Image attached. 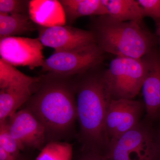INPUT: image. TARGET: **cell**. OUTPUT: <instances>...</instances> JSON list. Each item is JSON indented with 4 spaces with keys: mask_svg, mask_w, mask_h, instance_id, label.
I'll list each match as a JSON object with an SVG mask.
<instances>
[{
    "mask_svg": "<svg viewBox=\"0 0 160 160\" xmlns=\"http://www.w3.org/2000/svg\"><path fill=\"white\" fill-rule=\"evenodd\" d=\"M26 104L46 128L47 135H61L71 129L77 119V83L69 78L49 73Z\"/></svg>",
    "mask_w": 160,
    "mask_h": 160,
    "instance_id": "6da1fadb",
    "label": "cell"
},
{
    "mask_svg": "<svg viewBox=\"0 0 160 160\" xmlns=\"http://www.w3.org/2000/svg\"><path fill=\"white\" fill-rule=\"evenodd\" d=\"M76 93L77 119L82 139L91 151L99 152V149L109 146L105 124L112 100L102 73L86 75L77 83Z\"/></svg>",
    "mask_w": 160,
    "mask_h": 160,
    "instance_id": "7a4b0ae2",
    "label": "cell"
},
{
    "mask_svg": "<svg viewBox=\"0 0 160 160\" xmlns=\"http://www.w3.org/2000/svg\"><path fill=\"white\" fill-rule=\"evenodd\" d=\"M91 31L96 43L105 53L116 57L142 58L155 48L154 35L134 22H120L108 15L94 20Z\"/></svg>",
    "mask_w": 160,
    "mask_h": 160,
    "instance_id": "3957f363",
    "label": "cell"
},
{
    "mask_svg": "<svg viewBox=\"0 0 160 160\" xmlns=\"http://www.w3.org/2000/svg\"><path fill=\"white\" fill-rule=\"evenodd\" d=\"M146 55L140 59L116 57L102 73L112 100L133 99L139 93L148 71Z\"/></svg>",
    "mask_w": 160,
    "mask_h": 160,
    "instance_id": "277c9868",
    "label": "cell"
},
{
    "mask_svg": "<svg viewBox=\"0 0 160 160\" xmlns=\"http://www.w3.org/2000/svg\"><path fill=\"white\" fill-rule=\"evenodd\" d=\"M104 55L96 42L53 52L45 59L42 70L65 76L82 74L98 66L102 62Z\"/></svg>",
    "mask_w": 160,
    "mask_h": 160,
    "instance_id": "5b68a950",
    "label": "cell"
},
{
    "mask_svg": "<svg viewBox=\"0 0 160 160\" xmlns=\"http://www.w3.org/2000/svg\"><path fill=\"white\" fill-rule=\"evenodd\" d=\"M105 156L108 160H158L156 140L139 123L109 144Z\"/></svg>",
    "mask_w": 160,
    "mask_h": 160,
    "instance_id": "8992f818",
    "label": "cell"
},
{
    "mask_svg": "<svg viewBox=\"0 0 160 160\" xmlns=\"http://www.w3.org/2000/svg\"><path fill=\"white\" fill-rule=\"evenodd\" d=\"M43 46L38 38L12 37L0 39L1 58L14 66L32 69L42 66Z\"/></svg>",
    "mask_w": 160,
    "mask_h": 160,
    "instance_id": "52a82bcc",
    "label": "cell"
},
{
    "mask_svg": "<svg viewBox=\"0 0 160 160\" xmlns=\"http://www.w3.org/2000/svg\"><path fill=\"white\" fill-rule=\"evenodd\" d=\"M143 109V104L136 100L125 99L111 100L105 124L109 146L139 124Z\"/></svg>",
    "mask_w": 160,
    "mask_h": 160,
    "instance_id": "ba28073f",
    "label": "cell"
},
{
    "mask_svg": "<svg viewBox=\"0 0 160 160\" xmlns=\"http://www.w3.org/2000/svg\"><path fill=\"white\" fill-rule=\"evenodd\" d=\"M38 39L43 46L54 49V52L70 50L96 42L91 30L66 25L38 26Z\"/></svg>",
    "mask_w": 160,
    "mask_h": 160,
    "instance_id": "9c48e42d",
    "label": "cell"
},
{
    "mask_svg": "<svg viewBox=\"0 0 160 160\" xmlns=\"http://www.w3.org/2000/svg\"><path fill=\"white\" fill-rule=\"evenodd\" d=\"M9 131L21 150L26 148L39 149L45 143L46 128L27 108L18 110L8 119Z\"/></svg>",
    "mask_w": 160,
    "mask_h": 160,
    "instance_id": "30bf717a",
    "label": "cell"
},
{
    "mask_svg": "<svg viewBox=\"0 0 160 160\" xmlns=\"http://www.w3.org/2000/svg\"><path fill=\"white\" fill-rule=\"evenodd\" d=\"M146 57L148 71L142 90L147 114L155 119L160 116V53L154 48Z\"/></svg>",
    "mask_w": 160,
    "mask_h": 160,
    "instance_id": "8fae6325",
    "label": "cell"
},
{
    "mask_svg": "<svg viewBox=\"0 0 160 160\" xmlns=\"http://www.w3.org/2000/svg\"><path fill=\"white\" fill-rule=\"evenodd\" d=\"M29 14L32 21L40 26L63 25L66 21L64 11L59 1H31Z\"/></svg>",
    "mask_w": 160,
    "mask_h": 160,
    "instance_id": "7c38bea8",
    "label": "cell"
},
{
    "mask_svg": "<svg viewBox=\"0 0 160 160\" xmlns=\"http://www.w3.org/2000/svg\"><path fill=\"white\" fill-rule=\"evenodd\" d=\"M66 21L72 24L80 18L107 15V0H61Z\"/></svg>",
    "mask_w": 160,
    "mask_h": 160,
    "instance_id": "4fadbf2b",
    "label": "cell"
},
{
    "mask_svg": "<svg viewBox=\"0 0 160 160\" xmlns=\"http://www.w3.org/2000/svg\"><path fill=\"white\" fill-rule=\"evenodd\" d=\"M41 78L24 74L15 66L0 59V89L26 91L33 90Z\"/></svg>",
    "mask_w": 160,
    "mask_h": 160,
    "instance_id": "5bb4252c",
    "label": "cell"
},
{
    "mask_svg": "<svg viewBox=\"0 0 160 160\" xmlns=\"http://www.w3.org/2000/svg\"><path fill=\"white\" fill-rule=\"evenodd\" d=\"M37 27L29 14L0 13V39L30 33Z\"/></svg>",
    "mask_w": 160,
    "mask_h": 160,
    "instance_id": "9a60e30c",
    "label": "cell"
},
{
    "mask_svg": "<svg viewBox=\"0 0 160 160\" xmlns=\"http://www.w3.org/2000/svg\"><path fill=\"white\" fill-rule=\"evenodd\" d=\"M107 15L120 22H134L141 24L144 18L137 0H107Z\"/></svg>",
    "mask_w": 160,
    "mask_h": 160,
    "instance_id": "2e32d148",
    "label": "cell"
},
{
    "mask_svg": "<svg viewBox=\"0 0 160 160\" xmlns=\"http://www.w3.org/2000/svg\"><path fill=\"white\" fill-rule=\"evenodd\" d=\"M34 90H0V122L8 120L26 103Z\"/></svg>",
    "mask_w": 160,
    "mask_h": 160,
    "instance_id": "e0dca14e",
    "label": "cell"
},
{
    "mask_svg": "<svg viewBox=\"0 0 160 160\" xmlns=\"http://www.w3.org/2000/svg\"><path fill=\"white\" fill-rule=\"evenodd\" d=\"M72 145L52 141L43 147L35 160H72Z\"/></svg>",
    "mask_w": 160,
    "mask_h": 160,
    "instance_id": "ac0fdd59",
    "label": "cell"
},
{
    "mask_svg": "<svg viewBox=\"0 0 160 160\" xmlns=\"http://www.w3.org/2000/svg\"><path fill=\"white\" fill-rule=\"evenodd\" d=\"M0 147L16 158L20 157L22 150L9 131L7 120L0 122Z\"/></svg>",
    "mask_w": 160,
    "mask_h": 160,
    "instance_id": "d6986e66",
    "label": "cell"
},
{
    "mask_svg": "<svg viewBox=\"0 0 160 160\" xmlns=\"http://www.w3.org/2000/svg\"><path fill=\"white\" fill-rule=\"evenodd\" d=\"M30 2L26 0H0V13L29 14Z\"/></svg>",
    "mask_w": 160,
    "mask_h": 160,
    "instance_id": "ffe728a7",
    "label": "cell"
},
{
    "mask_svg": "<svg viewBox=\"0 0 160 160\" xmlns=\"http://www.w3.org/2000/svg\"><path fill=\"white\" fill-rule=\"evenodd\" d=\"M144 17L151 18L156 23L160 22V0H137Z\"/></svg>",
    "mask_w": 160,
    "mask_h": 160,
    "instance_id": "44dd1931",
    "label": "cell"
},
{
    "mask_svg": "<svg viewBox=\"0 0 160 160\" xmlns=\"http://www.w3.org/2000/svg\"><path fill=\"white\" fill-rule=\"evenodd\" d=\"M80 160H108L105 155L101 154L100 152L91 151L84 155Z\"/></svg>",
    "mask_w": 160,
    "mask_h": 160,
    "instance_id": "7402d4cb",
    "label": "cell"
},
{
    "mask_svg": "<svg viewBox=\"0 0 160 160\" xmlns=\"http://www.w3.org/2000/svg\"><path fill=\"white\" fill-rule=\"evenodd\" d=\"M19 158H16L0 147V160H18Z\"/></svg>",
    "mask_w": 160,
    "mask_h": 160,
    "instance_id": "603a6c76",
    "label": "cell"
},
{
    "mask_svg": "<svg viewBox=\"0 0 160 160\" xmlns=\"http://www.w3.org/2000/svg\"><path fill=\"white\" fill-rule=\"evenodd\" d=\"M157 145L158 160H160V134L158 139L156 140Z\"/></svg>",
    "mask_w": 160,
    "mask_h": 160,
    "instance_id": "cb8c5ba5",
    "label": "cell"
},
{
    "mask_svg": "<svg viewBox=\"0 0 160 160\" xmlns=\"http://www.w3.org/2000/svg\"><path fill=\"white\" fill-rule=\"evenodd\" d=\"M157 34L160 41V22L157 25Z\"/></svg>",
    "mask_w": 160,
    "mask_h": 160,
    "instance_id": "d4e9b609",
    "label": "cell"
},
{
    "mask_svg": "<svg viewBox=\"0 0 160 160\" xmlns=\"http://www.w3.org/2000/svg\"><path fill=\"white\" fill-rule=\"evenodd\" d=\"M18 160H27L26 159H25L23 158H21V157H20L18 159Z\"/></svg>",
    "mask_w": 160,
    "mask_h": 160,
    "instance_id": "484cf974",
    "label": "cell"
}]
</instances>
